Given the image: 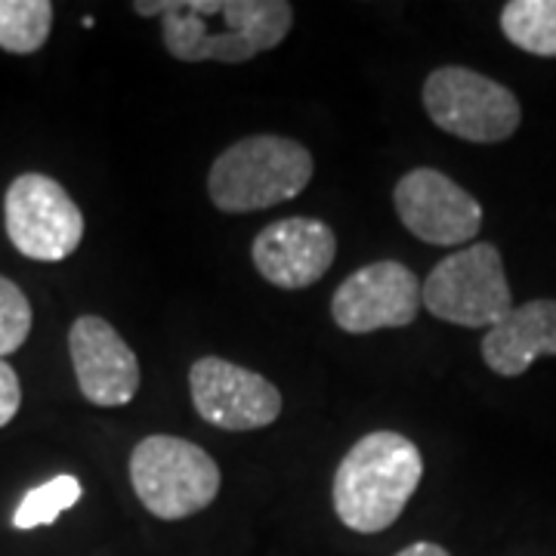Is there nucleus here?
Instances as JSON below:
<instances>
[{
    "label": "nucleus",
    "mask_w": 556,
    "mask_h": 556,
    "mask_svg": "<svg viewBox=\"0 0 556 556\" xmlns=\"http://www.w3.org/2000/svg\"><path fill=\"white\" fill-rule=\"evenodd\" d=\"M316 161L298 139L260 134L232 142L207 174V195L223 214H254L298 199Z\"/></svg>",
    "instance_id": "obj_3"
},
{
    "label": "nucleus",
    "mask_w": 556,
    "mask_h": 556,
    "mask_svg": "<svg viewBox=\"0 0 556 556\" xmlns=\"http://www.w3.org/2000/svg\"><path fill=\"white\" fill-rule=\"evenodd\" d=\"M68 353L80 396L100 408H121L139 390V358L102 316L75 318Z\"/></svg>",
    "instance_id": "obj_12"
},
{
    "label": "nucleus",
    "mask_w": 556,
    "mask_h": 556,
    "mask_svg": "<svg viewBox=\"0 0 556 556\" xmlns=\"http://www.w3.org/2000/svg\"><path fill=\"white\" fill-rule=\"evenodd\" d=\"M7 236L22 257L60 263L78 251L84 239V214L56 179L22 174L3 195Z\"/></svg>",
    "instance_id": "obj_7"
},
{
    "label": "nucleus",
    "mask_w": 556,
    "mask_h": 556,
    "mask_svg": "<svg viewBox=\"0 0 556 556\" xmlns=\"http://www.w3.org/2000/svg\"><path fill=\"white\" fill-rule=\"evenodd\" d=\"M22 405V383L20 375L0 358V427H7L13 417L20 415Z\"/></svg>",
    "instance_id": "obj_18"
},
{
    "label": "nucleus",
    "mask_w": 556,
    "mask_h": 556,
    "mask_svg": "<svg viewBox=\"0 0 556 556\" xmlns=\"http://www.w3.org/2000/svg\"><path fill=\"white\" fill-rule=\"evenodd\" d=\"M80 495H84L80 482L68 473L50 479L43 485H35L22 495L20 507L13 514V526L20 532H31L38 526H53L65 510H72L78 504Z\"/></svg>",
    "instance_id": "obj_16"
},
{
    "label": "nucleus",
    "mask_w": 556,
    "mask_h": 556,
    "mask_svg": "<svg viewBox=\"0 0 556 556\" xmlns=\"http://www.w3.org/2000/svg\"><path fill=\"white\" fill-rule=\"evenodd\" d=\"M424 457L417 445L393 430L362 437L334 473V514L358 535L387 532L420 485Z\"/></svg>",
    "instance_id": "obj_2"
},
{
    "label": "nucleus",
    "mask_w": 556,
    "mask_h": 556,
    "mask_svg": "<svg viewBox=\"0 0 556 556\" xmlns=\"http://www.w3.org/2000/svg\"><path fill=\"white\" fill-rule=\"evenodd\" d=\"M53 28L50 0H0V47L7 53H38Z\"/></svg>",
    "instance_id": "obj_15"
},
{
    "label": "nucleus",
    "mask_w": 556,
    "mask_h": 556,
    "mask_svg": "<svg viewBox=\"0 0 556 556\" xmlns=\"http://www.w3.org/2000/svg\"><path fill=\"white\" fill-rule=\"evenodd\" d=\"M130 482L152 517L177 522L195 517L219 495V467L189 439L146 437L130 455Z\"/></svg>",
    "instance_id": "obj_4"
},
{
    "label": "nucleus",
    "mask_w": 556,
    "mask_h": 556,
    "mask_svg": "<svg viewBox=\"0 0 556 556\" xmlns=\"http://www.w3.org/2000/svg\"><path fill=\"white\" fill-rule=\"evenodd\" d=\"M396 556H452L445 547H439L433 541H417V544H408L405 551H399Z\"/></svg>",
    "instance_id": "obj_19"
},
{
    "label": "nucleus",
    "mask_w": 556,
    "mask_h": 556,
    "mask_svg": "<svg viewBox=\"0 0 556 556\" xmlns=\"http://www.w3.org/2000/svg\"><path fill=\"white\" fill-rule=\"evenodd\" d=\"M424 306L420 281L399 260H378L340 281L331 298V318L346 334L412 325Z\"/></svg>",
    "instance_id": "obj_9"
},
{
    "label": "nucleus",
    "mask_w": 556,
    "mask_h": 556,
    "mask_svg": "<svg viewBox=\"0 0 556 556\" xmlns=\"http://www.w3.org/2000/svg\"><path fill=\"white\" fill-rule=\"evenodd\" d=\"M501 31L532 56H556V0H510L501 10Z\"/></svg>",
    "instance_id": "obj_14"
},
{
    "label": "nucleus",
    "mask_w": 556,
    "mask_h": 556,
    "mask_svg": "<svg viewBox=\"0 0 556 556\" xmlns=\"http://www.w3.org/2000/svg\"><path fill=\"white\" fill-rule=\"evenodd\" d=\"M541 356H556V300L514 306L482 338V358L501 378H519Z\"/></svg>",
    "instance_id": "obj_13"
},
{
    "label": "nucleus",
    "mask_w": 556,
    "mask_h": 556,
    "mask_svg": "<svg viewBox=\"0 0 556 556\" xmlns=\"http://www.w3.org/2000/svg\"><path fill=\"white\" fill-rule=\"evenodd\" d=\"M139 16H161L164 50L179 62L239 65L276 50L294 25L285 0H139Z\"/></svg>",
    "instance_id": "obj_1"
},
{
    "label": "nucleus",
    "mask_w": 556,
    "mask_h": 556,
    "mask_svg": "<svg viewBox=\"0 0 556 556\" xmlns=\"http://www.w3.org/2000/svg\"><path fill=\"white\" fill-rule=\"evenodd\" d=\"M31 303L20 285L0 276V358L16 353L31 334Z\"/></svg>",
    "instance_id": "obj_17"
},
{
    "label": "nucleus",
    "mask_w": 556,
    "mask_h": 556,
    "mask_svg": "<svg viewBox=\"0 0 556 556\" xmlns=\"http://www.w3.org/2000/svg\"><path fill=\"white\" fill-rule=\"evenodd\" d=\"M189 393L201 420L229 433L269 427L281 415V393L276 383L229 358H195L189 368Z\"/></svg>",
    "instance_id": "obj_8"
},
{
    "label": "nucleus",
    "mask_w": 556,
    "mask_h": 556,
    "mask_svg": "<svg viewBox=\"0 0 556 556\" xmlns=\"http://www.w3.org/2000/svg\"><path fill=\"white\" fill-rule=\"evenodd\" d=\"M338 236L316 217H285L269 223L251 244V260L269 285L300 291L316 285L334 266Z\"/></svg>",
    "instance_id": "obj_11"
},
{
    "label": "nucleus",
    "mask_w": 556,
    "mask_h": 556,
    "mask_svg": "<svg viewBox=\"0 0 556 556\" xmlns=\"http://www.w3.org/2000/svg\"><path fill=\"white\" fill-rule=\"evenodd\" d=\"M424 109L442 134L479 146L510 139L522 121L510 87L464 65H442L424 80Z\"/></svg>",
    "instance_id": "obj_6"
},
{
    "label": "nucleus",
    "mask_w": 556,
    "mask_h": 556,
    "mask_svg": "<svg viewBox=\"0 0 556 556\" xmlns=\"http://www.w3.org/2000/svg\"><path fill=\"white\" fill-rule=\"evenodd\" d=\"M430 316L460 328H492L514 309L504 260L492 241H473L433 266L420 285Z\"/></svg>",
    "instance_id": "obj_5"
},
{
    "label": "nucleus",
    "mask_w": 556,
    "mask_h": 556,
    "mask_svg": "<svg viewBox=\"0 0 556 556\" xmlns=\"http://www.w3.org/2000/svg\"><path fill=\"white\" fill-rule=\"evenodd\" d=\"M393 204L402 226L427 244H467L482 229L479 201L437 167H415L399 179Z\"/></svg>",
    "instance_id": "obj_10"
}]
</instances>
